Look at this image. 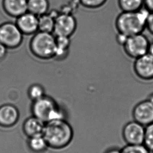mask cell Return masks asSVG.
I'll use <instances>...</instances> for the list:
<instances>
[{"label": "cell", "instance_id": "cell-25", "mask_svg": "<svg viewBox=\"0 0 153 153\" xmlns=\"http://www.w3.org/2000/svg\"><path fill=\"white\" fill-rule=\"evenodd\" d=\"M128 37V36L126 35L117 33V36H116V41L119 45L122 46L124 44Z\"/></svg>", "mask_w": 153, "mask_h": 153}, {"label": "cell", "instance_id": "cell-30", "mask_svg": "<svg viewBox=\"0 0 153 153\" xmlns=\"http://www.w3.org/2000/svg\"><path fill=\"white\" fill-rule=\"evenodd\" d=\"M148 100H149V101L153 104V93L149 95Z\"/></svg>", "mask_w": 153, "mask_h": 153}, {"label": "cell", "instance_id": "cell-17", "mask_svg": "<svg viewBox=\"0 0 153 153\" xmlns=\"http://www.w3.org/2000/svg\"><path fill=\"white\" fill-rule=\"evenodd\" d=\"M27 144L30 150L34 153H43L48 147L43 135L28 137Z\"/></svg>", "mask_w": 153, "mask_h": 153}, {"label": "cell", "instance_id": "cell-1", "mask_svg": "<svg viewBox=\"0 0 153 153\" xmlns=\"http://www.w3.org/2000/svg\"><path fill=\"white\" fill-rule=\"evenodd\" d=\"M43 136L49 147L60 149L71 142L74 131L70 124L65 120H55L45 123Z\"/></svg>", "mask_w": 153, "mask_h": 153}, {"label": "cell", "instance_id": "cell-2", "mask_svg": "<svg viewBox=\"0 0 153 153\" xmlns=\"http://www.w3.org/2000/svg\"><path fill=\"white\" fill-rule=\"evenodd\" d=\"M150 13L143 7L136 12H121L115 20L117 33L127 36L142 33L146 30V23Z\"/></svg>", "mask_w": 153, "mask_h": 153}, {"label": "cell", "instance_id": "cell-23", "mask_svg": "<svg viewBox=\"0 0 153 153\" xmlns=\"http://www.w3.org/2000/svg\"><path fill=\"white\" fill-rule=\"evenodd\" d=\"M80 4L86 9L95 10L103 7L108 0H78Z\"/></svg>", "mask_w": 153, "mask_h": 153}, {"label": "cell", "instance_id": "cell-11", "mask_svg": "<svg viewBox=\"0 0 153 153\" xmlns=\"http://www.w3.org/2000/svg\"><path fill=\"white\" fill-rule=\"evenodd\" d=\"M16 24L23 35H34L38 31V17L27 11L17 17Z\"/></svg>", "mask_w": 153, "mask_h": 153}, {"label": "cell", "instance_id": "cell-10", "mask_svg": "<svg viewBox=\"0 0 153 153\" xmlns=\"http://www.w3.org/2000/svg\"><path fill=\"white\" fill-rule=\"evenodd\" d=\"M134 121L144 126L153 123V104L149 100H144L135 105L132 111Z\"/></svg>", "mask_w": 153, "mask_h": 153}, {"label": "cell", "instance_id": "cell-16", "mask_svg": "<svg viewBox=\"0 0 153 153\" xmlns=\"http://www.w3.org/2000/svg\"><path fill=\"white\" fill-rule=\"evenodd\" d=\"M49 8L48 0H28V12L38 17L47 13Z\"/></svg>", "mask_w": 153, "mask_h": 153}, {"label": "cell", "instance_id": "cell-6", "mask_svg": "<svg viewBox=\"0 0 153 153\" xmlns=\"http://www.w3.org/2000/svg\"><path fill=\"white\" fill-rule=\"evenodd\" d=\"M23 34L16 23L5 22L0 25V43L8 49H15L21 45Z\"/></svg>", "mask_w": 153, "mask_h": 153}, {"label": "cell", "instance_id": "cell-31", "mask_svg": "<svg viewBox=\"0 0 153 153\" xmlns=\"http://www.w3.org/2000/svg\"><path fill=\"white\" fill-rule=\"evenodd\" d=\"M151 153H153V152H151Z\"/></svg>", "mask_w": 153, "mask_h": 153}, {"label": "cell", "instance_id": "cell-29", "mask_svg": "<svg viewBox=\"0 0 153 153\" xmlns=\"http://www.w3.org/2000/svg\"><path fill=\"white\" fill-rule=\"evenodd\" d=\"M148 53L151 54V55L153 56V40L149 41Z\"/></svg>", "mask_w": 153, "mask_h": 153}, {"label": "cell", "instance_id": "cell-14", "mask_svg": "<svg viewBox=\"0 0 153 153\" xmlns=\"http://www.w3.org/2000/svg\"><path fill=\"white\" fill-rule=\"evenodd\" d=\"M45 123L37 117L33 116L24 121L23 130L28 137L43 135Z\"/></svg>", "mask_w": 153, "mask_h": 153}, {"label": "cell", "instance_id": "cell-18", "mask_svg": "<svg viewBox=\"0 0 153 153\" xmlns=\"http://www.w3.org/2000/svg\"><path fill=\"white\" fill-rule=\"evenodd\" d=\"M56 17L46 13L38 17V31L53 33Z\"/></svg>", "mask_w": 153, "mask_h": 153}, {"label": "cell", "instance_id": "cell-12", "mask_svg": "<svg viewBox=\"0 0 153 153\" xmlns=\"http://www.w3.org/2000/svg\"><path fill=\"white\" fill-rule=\"evenodd\" d=\"M19 111L12 104H4L0 106V126L11 128L19 120Z\"/></svg>", "mask_w": 153, "mask_h": 153}, {"label": "cell", "instance_id": "cell-20", "mask_svg": "<svg viewBox=\"0 0 153 153\" xmlns=\"http://www.w3.org/2000/svg\"><path fill=\"white\" fill-rule=\"evenodd\" d=\"M121 153H151L144 144H126L121 149Z\"/></svg>", "mask_w": 153, "mask_h": 153}, {"label": "cell", "instance_id": "cell-7", "mask_svg": "<svg viewBox=\"0 0 153 153\" xmlns=\"http://www.w3.org/2000/svg\"><path fill=\"white\" fill-rule=\"evenodd\" d=\"M77 28V21L73 15L69 13H63L56 17L53 33L55 36H67L70 37Z\"/></svg>", "mask_w": 153, "mask_h": 153}, {"label": "cell", "instance_id": "cell-27", "mask_svg": "<svg viewBox=\"0 0 153 153\" xmlns=\"http://www.w3.org/2000/svg\"><path fill=\"white\" fill-rule=\"evenodd\" d=\"M7 49L5 46L0 43V60H2L5 57L7 53Z\"/></svg>", "mask_w": 153, "mask_h": 153}, {"label": "cell", "instance_id": "cell-3", "mask_svg": "<svg viewBox=\"0 0 153 153\" xmlns=\"http://www.w3.org/2000/svg\"><path fill=\"white\" fill-rule=\"evenodd\" d=\"M30 49L32 54L39 59L53 58L56 50L55 36L52 33L38 31L31 39Z\"/></svg>", "mask_w": 153, "mask_h": 153}, {"label": "cell", "instance_id": "cell-26", "mask_svg": "<svg viewBox=\"0 0 153 153\" xmlns=\"http://www.w3.org/2000/svg\"><path fill=\"white\" fill-rule=\"evenodd\" d=\"M143 7L149 13H153V0H144Z\"/></svg>", "mask_w": 153, "mask_h": 153}, {"label": "cell", "instance_id": "cell-9", "mask_svg": "<svg viewBox=\"0 0 153 153\" xmlns=\"http://www.w3.org/2000/svg\"><path fill=\"white\" fill-rule=\"evenodd\" d=\"M134 74L144 81L153 79V56L149 53L134 59L133 65Z\"/></svg>", "mask_w": 153, "mask_h": 153}, {"label": "cell", "instance_id": "cell-15", "mask_svg": "<svg viewBox=\"0 0 153 153\" xmlns=\"http://www.w3.org/2000/svg\"><path fill=\"white\" fill-rule=\"evenodd\" d=\"M56 50L53 58L62 59L68 55L70 46V37L67 36H55Z\"/></svg>", "mask_w": 153, "mask_h": 153}, {"label": "cell", "instance_id": "cell-19", "mask_svg": "<svg viewBox=\"0 0 153 153\" xmlns=\"http://www.w3.org/2000/svg\"><path fill=\"white\" fill-rule=\"evenodd\" d=\"M122 12H136L144 6V0H117Z\"/></svg>", "mask_w": 153, "mask_h": 153}, {"label": "cell", "instance_id": "cell-21", "mask_svg": "<svg viewBox=\"0 0 153 153\" xmlns=\"http://www.w3.org/2000/svg\"><path fill=\"white\" fill-rule=\"evenodd\" d=\"M28 94L29 97L34 101L45 96V90L41 85L34 84L29 88Z\"/></svg>", "mask_w": 153, "mask_h": 153}, {"label": "cell", "instance_id": "cell-24", "mask_svg": "<svg viewBox=\"0 0 153 153\" xmlns=\"http://www.w3.org/2000/svg\"><path fill=\"white\" fill-rule=\"evenodd\" d=\"M146 29L153 35V13H150L147 19Z\"/></svg>", "mask_w": 153, "mask_h": 153}, {"label": "cell", "instance_id": "cell-5", "mask_svg": "<svg viewBox=\"0 0 153 153\" xmlns=\"http://www.w3.org/2000/svg\"><path fill=\"white\" fill-rule=\"evenodd\" d=\"M149 40L143 33L128 36L122 47L128 57L135 59L148 53Z\"/></svg>", "mask_w": 153, "mask_h": 153}, {"label": "cell", "instance_id": "cell-28", "mask_svg": "<svg viewBox=\"0 0 153 153\" xmlns=\"http://www.w3.org/2000/svg\"><path fill=\"white\" fill-rule=\"evenodd\" d=\"M104 153H121V149L113 147L106 150Z\"/></svg>", "mask_w": 153, "mask_h": 153}, {"label": "cell", "instance_id": "cell-8", "mask_svg": "<svg viewBox=\"0 0 153 153\" xmlns=\"http://www.w3.org/2000/svg\"><path fill=\"white\" fill-rule=\"evenodd\" d=\"M145 126L135 121L128 122L124 126L122 136L126 144H143Z\"/></svg>", "mask_w": 153, "mask_h": 153}, {"label": "cell", "instance_id": "cell-4", "mask_svg": "<svg viewBox=\"0 0 153 153\" xmlns=\"http://www.w3.org/2000/svg\"><path fill=\"white\" fill-rule=\"evenodd\" d=\"M33 116L46 123L53 120L64 119V113L52 98L44 96L33 101L32 105Z\"/></svg>", "mask_w": 153, "mask_h": 153}, {"label": "cell", "instance_id": "cell-22", "mask_svg": "<svg viewBox=\"0 0 153 153\" xmlns=\"http://www.w3.org/2000/svg\"><path fill=\"white\" fill-rule=\"evenodd\" d=\"M143 144L151 152L153 151V123L145 126Z\"/></svg>", "mask_w": 153, "mask_h": 153}, {"label": "cell", "instance_id": "cell-13", "mask_svg": "<svg viewBox=\"0 0 153 153\" xmlns=\"http://www.w3.org/2000/svg\"><path fill=\"white\" fill-rule=\"evenodd\" d=\"M3 10L7 15L17 19L28 11V0H2Z\"/></svg>", "mask_w": 153, "mask_h": 153}]
</instances>
